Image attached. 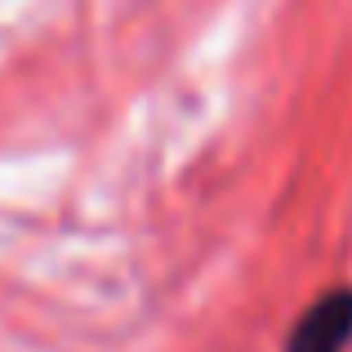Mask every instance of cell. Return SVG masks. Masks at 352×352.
<instances>
[{
    "instance_id": "1",
    "label": "cell",
    "mask_w": 352,
    "mask_h": 352,
    "mask_svg": "<svg viewBox=\"0 0 352 352\" xmlns=\"http://www.w3.org/2000/svg\"><path fill=\"white\" fill-rule=\"evenodd\" d=\"M352 339V290H330L299 317L285 352H344Z\"/></svg>"
}]
</instances>
